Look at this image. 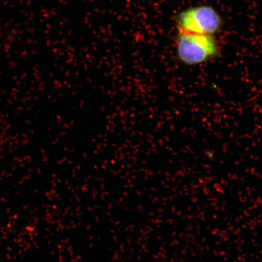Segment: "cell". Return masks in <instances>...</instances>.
<instances>
[{
  "instance_id": "1",
  "label": "cell",
  "mask_w": 262,
  "mask_h": 262,
  "mask_svg": "<svg viewBox=\"0 0 262 262\" xmlns=\"http://www.w3.org/2000/svg\"><path fill=\"white\" fill-rule=\"evenodd\" d=\"M176 48L179 61L187 66L206 63L219 54L217 41L212 35L178 32Z\"/></svg>"
},
{
  "instance_id": "2",
  "label": "cell",
  "mask_w": 262,
  "mask_h": 262,
  "mask_svg": "<svg viewBox=\"0 0 262 262\" xmlns=\"http://www.w3.org/2000/svg\"><path fill=\"white\" fill-rule=\"evenodd\" d=\"M176 25L180 32L214 35L221 31L223 19L212 6L199 5L180 12L176 17Z\"/></svg>"
}]
</instances>
